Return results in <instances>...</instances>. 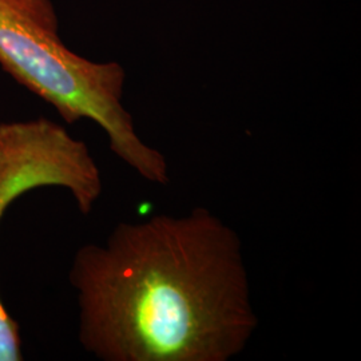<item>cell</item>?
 <instances>
[{"label":"cell","mask_w":361,"mask_h":361,"mask_svg":"<svg viewBox=\"0 0 361 361\" xmlns=\"http://www.w3.org/2000/svg\"><path fill=\"white\" fill-rule=\"evenodd\" d=\"M79 340L104 361H229L258 326L240 235L207 207L121 222L70 271Z\"/></svg>","instance_id":"1"},{"label":"cell","mask_w":361,"mask_h":361,"mask_svg":"<svg viewBox=\"0 0 361 361\" xmlns=\"http://www.w3.org/2000/svg\"><path fill=\"white\" fill-rule=\"evenodd\" d=\"M0 66L67 123L91 119L99 125L111 152L143 180L168 185L166 157L143 142L122 104L123 67L68 50L50 0H0Z\"/></svg>","instance_id":"2"},{"label":"cell","mask_w":361,"mask_h":361,"mask_svg":"<svg viewBox=\"0 0 361 361\" xmlns=\"http://www.w3.org/2000/svg\"><path fill=\"white\" fill-rule=\"evenodd\" d=\"M59 186L90 214L102 194L101 171L87 145L47 118L0 125V219L19 197ZM23 360L19 325L0 298V361Z\"/></svg>","instance_id":"3"}]
</instances>
